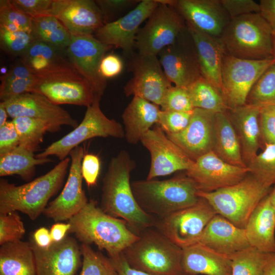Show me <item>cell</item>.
I'll list each match as a JSON object with an SVG mask.
<instances>
[{
  "instance_id": "cell-1",
  "label": "cell",
  "mask_w": 275,
  "mask_h": 275,
  "mask_svg": "<svg viewBox=\"0 0 275 275\" xmlns=\"http://www.w3.org/2000/svg\"><path fill=\"white\" fill-rule=\"evenodd\" d=\"M135 166L124 150L111 158L102 179L100 208L107 214L125 221L138 235L154 227L157 219L144 211L134 197L130 176Z\"/></svg>"
},
{
  "instance_id": "cell-2",
  "label": "cell",
  "mask_w": 275,
  "mask_h": 275,
  "mask_svg": "<svg viewBox=\"0 0 275 275\" xmlns=\"http://www.w3.org/2000/svg\"><path fill=\"white\" fill-rule=\"evenodd\" d=\"M68 223L69 233H73L82 243H93L104 250L109 258L121 254L139 238L125 221L105 213L94 200L88 201Z\"/></svg>"
},
{
  "instance_id": "cell-3",
  "label": "cell",
  "mask_w": 275,
  "mask_h": 275,
  "mask_svg": "<svg viewBox=\"0 0 275 275\" xmlns=\"http://www.w3.org/2000/svg\"><path fill=\"white\" fill-rule=\"evenodd\" d=\"M70 162L67 157L44 175L20 185L1 178L0 214L18 211L35 220L61 187Z\"/></svg>"
},
{
  "instance_id": "cell-4",
  "label": "cell",
  "mask_w": 275,
  "mask_h": 275,
  "mask_svg": "<svg viewBox=\"0 0 275 275\" xmlns=\"http://www.w3.org/2000/svg\"><path fill=\"white\" fill-rule=\"evenodd\" d=\"M131 186L141 208L158 218L192 206L200 198L195 183L186 175L164 180L134 181Z\"/></svg>"
},
{
  "instance_id": "cell-5",
  "label": "cell",
  "mask_w": 275,
  "mask_h": 275,
  "mask_svg": "<svg viewBox=\"0 0 275 275\" xmlns=\"http://www.w3.org/2000/svg\"><path fill=\"white\" fill-rule=\"evenodd\" d=\"M273 31L259 13L231 19L219 39L231 56L259 60L274 58Z\"/></svg>"
},
{
  "instance_id": "cell-6",
  "label": "cell",
  "mask_w": 275,
  "mask_h": 275,
  "mask_svg": "<svg viewBox=\"0 0 275 275\" xmlns=\"http://www.w3.org/2000/svg\"><path fill=\"white\" fill-rule=\"evenodd\" d=\"M150 228L139 234V238L122 252L129 265L150 275L183 274L182 249Z\"/></svg>"
},
{
  "instance_id": "cell-7",
  "label": "cell",
  "mask_w": 275,
  "mask_h": 275,
  "mask_svg": "<svg viewBox=\"0 0 275 275\" xmlns=\"http://www.w3.org/2000/svg\"><path fill=\"white\" fill-rule=\"evenodd\" d=\"M31 92L44 95L53 103L91 105L96 98L88 81L69 61L36 73Z\"/></svg>"
},
{
  "instance_id": "cell-8",
  "label": "cell",
  "mask_w": 275,
  "mask_h": 275,
  "mask_svg": "<svg viewBox=\"0 0 275 275\" xmlns=\"http://www.w3.org/2000/svg\"><path fill=\"white\" fill-rule=\"evenodd\" d=\"M270 190L271 187L249 173L234 185L209 193L198 190V195L205 199L216 214L244 228L253 211Z\"/></svg>"
},
{
  "instance_id": "cell-9",
  "label": "cell",
  "mask_w": 275,
  "mask_h": 275,
  "mask_svg": "<svg viewBox=\"0 0 275 275\" xmlns=\"http://www.w3.org/2000/svg\"><path fill=\"white\" fill-rule=\"evenodd\" d=\"M101 99L96 98L87 107L84 117L75 128L51 144L42 152L36 155L37 158H48L56 156L61 161L68 157L70 152L81 143L94 138H124L123 125L115 119L108 118L100 106Z\"/></svg>"
},
{
  "instance_id": "cell-10",
  "label": "cell",
  "mask_w": 275,
  "mask_h": 275,
  "mask_svg": "<svg viewBox=\"0 0 275 275\" xmlns=\"http://www.w3.org/2000/svg\"><path fill=\"white\" fill-rule=\"evenodd\" d=\"M216 214L209 203L200 197L195 204L157 219L154 227L184 249L199 242L206 227Z\"/></svg>"
},
{
  "instance_id": "cell-11",
  "label": "cell",
  "mask_w": 275,
  "mask_h": 275,
  "mask_svg": "<svg viewBox=\"0 0 275 275\" xmlns=\"http://www.w3.org/2000/svg\"><path fill=\"white\" fill-rule=\"evenodd\" d=\"M275 63V57L259 60L236 58L224 53L222 72L223 92L228 109L246 104L252 87Z\"/></svg>"
},
{
  "instance_id": "cell-12",
  "label": "cell",
  "mask_w": 275,
  "mask_h": 275,
  "mask_svg": "<svg viewBox=\"0 0 275 275\" xmlns=\"http://www.w3.org/2000/svg\"><path fill=\"white\" fill-rule=\"evenodd\" d=\"M157 1L158 5L136 37L135 47L142 54L157 56L186 27L185 20L173 7Z\"/></svg>"
},
{
  "instance_id": "cell-13",
  "label": "cell",
  "mask_w": 275,
  "mask_h": 275,
  "mask_svg": "<svg viewBox=\"0 0 275 275\" xmlns=\"http://www.w3.org/2000/svg\"><path fill=\"white\" fill-rule=\"evenodd\" d=\"M157 56L166 76L176 86L187 88L202 76L195 44L186 26L175 41Z\"/></svg>"
},
{
  "instance_id": "cell-14",
  "label": "cell",
  "mask_w": 275,
  "mask_h": 275,
  "mask_svg": "<svg viewBox=\"0 0 275 275\" xmlns=\"http://www.w3.org/2000/svg\"><path fill=\"white\" fill-rule=\"evenodd\" d=\"M133 77L124 88L126 96L146 99L160 106L171 82L166 76L156 56H133L129 63Z\"/></svg>"
},
{
  "instance_id": "cell-15",
  "label": "cell",
  "mask_w": 275,
  "mask_h": 275,
  "mask_svg": "<svg viewBox=\"0 0 275 275\" xmlns=\"http://www.w3.org/2000/svg\"><path fill=\"white\" fill-rule=\"evenodd\" d=\"M5 106L9 117H28L42 121L46 124L48 132L59 131L62 126L73 128L78 122L65 109L56 104L43 95L28 92L5 101Z\"/></svg>"
},
{
  "instance_id": "cell-16",
  "label": "cell",
  "mask_w": 275,
  "mask_h": 275,
  "mask_svg": "<svg viewBox=\"0 0 275 275\" xmlns=\"http://www.w3.org/2000/svg\"><path fill=\"white\" fill-rule=\"evenodd\" d=\"M140 142L151 156L147 180L167 176L178 171H186L194 162L158 125L146 132Z\"/></svg>"
},
{
  "instance_id": "cell-17",
  "label": "cell",
  "mask_w": 275,
  "mask_h": 275,
  "mask_svg": "<svg viewBox=\"0 0 275 275\" xmlns=\"http://www.w3.org/2000/svg\"><path fill=\"white\" fill-rule=\"evenodd\" d=\"M113 47L97 39L94 36H72L66 49L71 63L91 85L96 98L101 99L106 87V79L99 72L101 60Z\"/></svg>"
},
{
  "instance_id": "cell-18",
  "label": "cell",
  "mask_w": 275,
  "mask_h": 275,
  "mask_svg": "<svg viewBox=\"0 0 275 275\" xmlns=\"http://www.w3.org/2000/svg\"><path fill=\"white\" fill-rule=\"evenodd\" d=\"M69 155L70 166L64 188L43 212L45 216L56 222L69 221L88 202L82 185L81 166L85 155L84 149L78 146L70 152Z\"/></svg>"
},
{
  "instance_id": "cell-19",
  "label": "cell",
  "mask_w": 275,
  "mask_h": 275,
  "mask_svg": "<svg viewBox=\"0 0 275 275\" xmlns=\"http://www.w3.org/2000/svg\"><path fill=\"white\" fill-rule=\"evenodd\" d=\"M158 4L157 0L141 1L127 14L104 24L94 37L104 44L121 49L126 56L131 55L141 24L148 19Z\"/></svg>"
},
{
  "instance_id": "cell-20",
  "label": "cell",
  "mask_w": 275,
  "mask_h": 275,
  "mask_svg": "<svg viewBox=\"0 0 275 275\" xmlns=\"http://www.w3.org/2000/svg\"><path fill=\"white\" fill-rule=\"evenodd\" d=\"M248 174L247 167L229 164L212 150L198 158L186 171V175L194 182L198 190L207 193L234 185Z\"/></svg>"
},
{
  "instance_id": "cell-21",
  "label": "cell",
  "mask_w": 275,
  "mask_h": 275,
  "mask_svg": "<svg viewBox=\"0 0 275 275\" xmlns=\"http://www.w3.org/2000/svg\"><path fill=\"white\" fill-rule=\"evenodd\" d=\"M46 15L56 17L72 36L93 35L105 24L100 9L92 0H53Z\"/></svg>"
},
{
  "instance_id": "cell-22",
  "label": "cell",
  "mask_w": 275,
  "mask_h": 275,
  "mask_svg": "<svg viewBox=\"0 0 275 275\" xmlns=\"http://www.w3.org/2000/svg\"><path fill=\"white\" fill-rule=\"evenodd\" d=\"M173 7L185 23L219 38L231 20L220 0H161Z\"/></svg>"
},
{
  "instance_id": "cell-23",
  "label": "cell",
  "mask_w": 275,
  "mask_h": 275,
  "mask_svg": "<svg viewBox=\"0 0 275 275\" xmlns=\"http://www.w3.org/2000/svg\"><path fill=\"white\" fill-rule=\"evenodd\" d=\"M36 275H75L82 265L80 246L73 237L66 236L53 242L47 249H41L32 240Z\"/></svg>"
},
{
  "instance_id": "cell-24",
  "label": "cell",
  "mask_w": 275,
  "mask_h": 275,
  "mask_svg": "<svg viewBox=\"0 0 275 275\" xmlns=\"http://www.w3.org/2000/svg\"><path fill=\"white\" fill-rule=\"evenodd\" d=\"M215 114L195 108L190 121L183 130L175 134H166L195 161L212 150Z\"/></svg>"
},
{
  "instance_id": "cell-25",
  "label": "cell",
  "mask_w": 275,
  "mask_h": 275,
  "mask_svg": "<svg viewBox=\"0 0 275 275\" xmlns=\"http://www.w3.org/2000/svg\"><path fill=\"white\" fill-rule=\"evenodd\" d=\"M199 242L227 256L251 246L244 228L217 214L206 227Z\"/></svg>"
},
{
  "instance_id": "cell-26",
  "label": "cell",
  "mask_w": 275,
  "mask_h": 275,
  "mask_svg": "<svg viewBox=\"0 0 275 275\" xmlns=\"http://www.w3.org/2000/svg\"><path fill=\"white\" fill-rule=\"evenodd\" d=\"M261 107L246 103L228 109V115L237 134L244 162L246 166L257 155L262 139L259 115Z\"/></svg>"
},
{
  "instance_id": "cell-27",
  "label": "cell",
  "mask_w": 275,
  "mask_h": 275,
  "mask_svg": "<svg viewBox=\"0 0 275 275\" xmlns=\"http://www.w3.org/2000/svg\"><path fill=\"white\" fill-rule=\"evenodd\" d=\"M186 26L195 44L202 76L223 94L222 72L225 51L219 38Z\"/></svg>"
},
{
  "instance_id": "cell-28",
  "label": "cell",
  "mask_w": 275,
  "mask_h": 275,
  "mask_svg": "<svg viewBox=\"0 0 275 275\" xmlns=\"http://www.w3.org/2000/svg\"><path fill=\"white\" fill-rule=\"evenodd\" d=\"M181 265L188 275H232L229 257L200 242L182 249Z\"/></svg>"
},
{
  "instance_id": "cell-29",
  "label": "cell",
  "mask_w": 275,
  "mask_h": 275,
  "mask_svg": "<svg viewBox=\"0 0 275 275\" xmlns=\"http://www.w3.org/2000/svg\"><path fill=\"white\" fill-rule=\"evenodd\" d=\"M268 195L253 211L244 229L251 246L271 254L275 253V211Z\"/></svg>"
},
{
  "instance_id": "cell-30",
  "label": "cell",
  "mask_w": 275,
  "mask_h": 275,
  "mask_svg": "<svg viewBox=\"0 0 275 275\" xmlns=\"http://www.w3.org/2000/svg\"><path fill=\"white\" fill-rule=\"evenodd\" d=\"M159 106L142 98L134 96L124 109L122 118L124 138L131 144H136L154 124H157Z\"/></svg>"
},
{
  "instance_id": "cell-31",
  "label": "cell",
  "mask_w": 275,
  "mask_h": 275,
  "mask_svg": "<svg viewBox=\"0 0 275 275\" xmlns=\"http://www.w3.org/2000/svg\"><path fill=\"white\" fill-rule=\"evenodd\" d=\"M212 151L232 165L247 167L243 159L240 142L235 129L226 113H216Z\"/></svg>"
},
{
  "instance_id": "cell-32",
  "label": "cell",
  "mask_w": 275,
  "mask_h": 275,
  "mask_svg": "<svg viewBox=\"0 0 275 275\" xmlns=\"http://www.w3.org/2000/svg\"><path fill=\"white\" fill-rule=\"evenodd\" d=\"M0 275H36L35 257L30 242L20 240L1 246Z\"/></svg>"
},
{
  "instance_id": "cell-33",
  "label": "cell",
  "mask_w": 275,
  "mask_h": 275,
  "mask_svg": "<svg viewBox=\"0 0 275 275\" xmlns=\"http://www.w3.org/2000/svg\"><path fill=\"white\" fill-rule=\"evenodd\" d=\"M52 161L49 157L37 158L34 152L19 145L10 152L0 156V176L17 175L30 182L35 174L37 166Z\"/></svg>"
},
{
  "instance_id": "cell-34",
  "label": "cell",
  "mask_w": 275,
  "mask_h": 275,
  "mask_svg": "<svg viewBox=\"0 0 275 275\" xmlns=\"http://www.w3.org/2000/svg\"><path fill=\"white\" fill-rule=\"evenodd\" d=\"M31 33L40 41L63 51L69 46L72 35L56 17L43 15L32 18Z\"/></svg>"
},
{
  "instance_id": "cell-35",
  "label": "cell",
  "mask_w": 275,
  "mask_h": 275,
  "mask_svg": "<svg viewBox=\"0 0 275 275\" xmlns=\"http://www.w3.org/2000/svg\"><path fill=\"white\" fill-rule=\"evenodd\" d=\"M21 63L35 73L69 61L66 51L34 40L20 56Z\"/></svg>"
},
{
  "instance_id": "cell-36",
  "label": "cell",
  "mask_w": 275,
  "mask_h": 275,
  "mask_svg": "<svg viewBox=\"0 0 275 275\" xmlns=\"http://www.w3.org/2000/svg\"><path fill=\"white\" fill-rule=\"evenodd\" d=\"M187 89L194 108L214 113H226L228 109L224 95L202 76Z\"/></svg>"
},
{
  "instance_id": "cell-37",
  "label": "cell",
  "mask_w": 275,
  "mask_h": 275,
  "mask_svg": "<svg viewBox=\"0 0 275 275\" xmlns=\"http://www.w3.org/2000/svg\"><path fill=\"white\" fill-rule=\"evenodd\" d=\"M271 254L250 246L228 256L231 261L232 275H263Z\"/></svg>"
},
{
  "instance_id": "cell-38",
  "label": "cell",
  "mask_w": 275,
  "mask_h": 275,
  "mask_svg": "<svg viewBox=\"0 0 275 275\" xmlns=\"http://www.w3.org/2000/svg\"><path fill=\"white\" fill-rule=\"evenodd\" d=\"M19 138V145L33 152L37 151L43 142L44 135L48 132L45 123L28 117L12 119Z\"/></svg>"
},
{
  "instance_id": "cell-39",
  "label": "cell",
  "mask_w": 275,
  "mask_h": 275,
  "mask_svg": "<svg viewBox=\"0 0 275 275\" xmlns=\"http://www.w3.org/2000/svg\"><path fill=\"white\" fill-rule=\"evenodd\" d=\"M261 152L247 166L249 173L264 185L275 184V144L265 143Z\"/></svg>"
},
{
  "instance_id": "cell-40",
  "label": "cell",
  "mask_w": 275,
  "mask_h": 275,
  "mask_svg": "<svg viewBox=\"0 0 275 275\" xmlns=\"http://www.w3.org/2000/svg\"><path fill=\"white\" fill-rule=\"evenodd\" d=\"M246 103L260 107L275 104V63L255 82L249 93Z\"/></svg>"
},
{
  "instance_id": "cell-41",
  "label": "cell",
  "mask_w": 275,
  "mask_h": 275,
  "mask_svg": "<svg viewBox=\"0 0 275 275\" xmlns=\"http://www.w3.org/2000/svg\"><path fill=\"white\" fill-rule=\"evenodd\" d=\"M82 257L80 275H118L111 260L96 252L89 244L82 243Z\"/></svg>"
},
{
  "instance_id": "cell-42",
  "label": "cell",
  "mask_w": 275,
  "mask_h": 275,
  "mask_svg": "<svg viewBox=\"0 0 275 275\" xmlns=\"http://www.w3.org/2000/svg\"><path fill=\"white\" fill-rule=\"evenodd\" d=\"M0 26L10 31L31 33L32 18L16 7L11 0H1Z\"/></svg>"
},
{
  "instance_id": "cell-43",
  "label": "cell",
  "mask_w": 275,
  "mask_h": 275,
  "mask_svg": "<svg viewBox=\"0 0 275 275\" xmlns=\"http://www.w3.org/2000/svg\"><path fill=\"white\" fill-rule=\"evenodd\" d=\"M31 33L21 31H10L0 26L1 48L14 56L23 54L34 41Z\"/></svg>"
},
{
  "instance_id": "cell-44",
  "label": "cell",
  "mask_w": 275,
  "mask_h": 275,
  "mask_svg": "<svg viewBox=\"0 0 275 275\" xmlns=\"http://www.w3.org/2000/svg\"><path fill=\"white\" fill-rule=\"evenodd\" d=\"M160 106L163 111L191 112L195 108L187 88L176 86L167 91Z\"/></svg>"
},
{
  "instance_id": "cell-45",
  "label": "cell",
  "mask_w": 275,
  "mask_h": 275,
  "mask_svg": "<svg viewBox=\"0 0 275 275\" xmlns=\"http://www.w3.org/2000/svg\"><path fill=\"white\" fill-rule=\"evenodd\" d=\"M25 232L20 217L16 212L0 214V245L21 240Z\"/></svg>"
},
{
  "instance_id": "cell-46",
  "label": "cell",
  "mask_w": 275,
  "mask_h": 275,
  "mask_svg": "<svg viewBox=\"0 0 275 275\" xmlns=\"http://www.w3.org/2000/svg\"><path fill=\"white\" fill-rule=\"evenodd\" d=\"M191 112L160 111L158 125L166 134H175L183 130L188 125Z\"/></svg>"
},
{
  "instance_id": "cell-47",
  "label": "cell",
  "mask_w": 275,
  "mask_h": 275,
  "mask_svg": "<svg viewBox=\"0 0 275 275\" xmlns=\"http://www.w3.org/2000/svg\"><path fill=\"white\" fill-rule=\"evenodd\" d=\"M259 122L264 144H275V104L261 107Z\"/></svg>"
},
{
  "instance_id": "cell-48",
  "label": "cell",
  "mask_w": 275,
  "mask_h": 275,
  "mask_svg": "<svg viewBox=\"0 0 275 275\" xmlns=\"http://www.w3.org/2000/svg\"><path fill=\"white\" fill-rule=\"evenodd\" d=\"M230 19L252 13H260L259 4L253 0H220Z\"/></svg>"
},
{
  "instance_id": "cell-49",
  "label": "cell",
  "mask_w": 275,
  "mask_h": 275,
  "mask_svg": "<svg viewBox=\"0 0 275 275\" xmlns=\"http://www.w3.org/2000/svg\"><path fill=\"white\" fill-rule=\"evenodd\" d=\"M141 1L136 0H97L96 3L100 9L105 24L111 22L116 15L137 5Z\"/></svg>"
},
{
  "instance_id": "cell-50",
  "label": "cell",
  "mask_w": 275,
  "mask_h": 275,
  "mask_svg": "<svg viewBox=\"0 0 275 275\" xmlns=\"http://www.w3.org/2000/svg\"><path fill=\"white\" fill-rule=\"evenodd\" d=\"M34 77L29 79H17L6 84H1L0 99L5 101L22 94L31 92L33 86Z\"/></svg>"
},
{
  "instance_id": "cell-51",
  "label": "cell",
  "mask_w": 275,
  "mask_h": 275,
  "mask_svg": "<svg viewBox=\"0 0 275 275\" xmlns=\"http://www.w3.org/2000/svg\"><path fill=\"white\" fill-rule=\"evenodd\" d=\"M20 11L32 18L46 15L53 0H11Z\"/></svg>"
},
{
  "instance_id": "cell-52",
  "label": "cell",
  "mask_w": 275,
  "mask_h": 275,
  "mask_svg": "<svg viewBox=\"0 0 275 275\" xmlns=\"http://www.w3.org/2000/svg\"><path fill=\"white\" fill-rule=\"evenodd\" d=\"M101 168L99 157L94 154H85L81 166V174L83 179L89 187H93L96 184Z\"/></svg>"
},
{
  "instance_id": "cell-53",
  "label": "cell",
  "mask_w": 275,
  "mask_h": 275,
  "mask_svg": "<svg viewBox=\"0 0 275 275\" xmlns=\"http://www.w3.org/2000/svg\"><path fill=\"white\" fill-rule=\"evenodd\" d=\"M19 145L18 134L13 123L8 121L0 127V156L4 155Z\"/></svg>"
},
{
  "instance_id": "cell-54",
  "label": "cell",
  "mask_w": 275,
  "mask_h": 275,
  "mask_svg": "<svg viewBox=\"0 0 275 275\" xmlns=\"http://www.w3.org/2000/svg\"><path fill=\"white\" fill-rule=\"evenodd\" d=\"M123 69V62L117 54H105L101 61L99 72L104 79L111 78L119 75Z\"/></svg>"
},
{
  "instance_id": "cell-55",
  "label": "cell",
  "mask_w": 275,
  "mask_h": 275,
  "mask_svg": "<svg viewBox=\"0 0 275 275\" xmlns=\"http://www.w3.org/2000/svg\"><path fill=\"white\" fill-rule=\"evenodd\" d=\"M36 73L21 63L12 67L1 77V84H6L19 79L33 78Z\"/></svg>"
},
{
  "instance_id": "cell-56",
  "label": "cell",
  "mask_w": 275,
  "mask_h": 275,
  "mask_svg": "<svg viewBox=\"0 0 275 275\" xmlns=\"http://www.w3.org/2000/svg\"><path fill=\"white\" fill-rule=\"evenodd\" d=\"M118 275H150L146 272L131 268L127 262L122 253L119 255L109 258ZM182 275H188L183 274Z\"/></svg>"
},
{
  "instance_id": "cell-57",
  "label": "cell",
  "mask_w": 275,
  "mask_h": 275,
  "mask_svg": "<svg viewBox=\"0 0 275 275\" xmlns=\"http://www.w3.org/2000/svg\"><path fill=\"white\" fill-rule=\"evenodd\" d=\"M259 5V14L275 32V0H261Z\"/></svg>"
},
{
  "instance_id": "cell-58",
  "label": "cell",
  "mask_w": 275,
  "mask_h": 275,
  "mask_svg": "<svg viewBox=\"0 0 275 275\" xmlns=\"http://www.w3.org/2000/svg\"><path fill=\"white\" fill-rule=\"evenodd\" d=\"M32 240L41 249H47L53 243L50 231L45 227H41L34 232Z\"/></svg>"
},
{
  "instance_id": "cell-59",
  "label": "cell",
  "mask_w": 275,
  "mask_h": 275,
  "mask_svg": "<svg viewBox=\"0 0 275 275\" xmlns=\"http://www.w3.org/2000/svg\"><path fill=\"white\" fill-rule=\"evenodd\" d=\"M70 224L68 223H57L53 224L50 230V233L53 242H59L67 236L70 229Z\"/></svg>"
},
{
  "instance_id": "cell-60",
  "label": "cell",
  "mask_w": 275,
  "mask_h": 275,
  "mask_svg": "<svg viewBox=\"0 0 275 275\" xmlns=\"http://www.w3.org/2000/svg\"><path fill=\"white\" fill-rule=\"evenodd\" d=\"M263 275H275V253L271 254L265 267Z\"/></svg>"
},
{
  "instance_id": "cell-61",
  "label": "cell",
  "mask_w": 275,
  "mask_h": 275,
  "mask_svg": "<svg viewBox=\"0 0 275 275\" xmlns=\"http://www.w3.org/2000/svg\"><path fill=\"white\" fill-rule=\"evenodd\" d=\"M9 117L7 111L3 103H0V127L4 125L8 121L7 118Z\"/></svg>"
},
{
  "instance_id": "cell-62",
  "label": "cell",
  "mask_w": 275,
  "mask_h": 275,
  "mask_svg": "<svg viewBox=\"0 0 275 275\" xmlns=\"http://www.w3.org/2000/svg\"><path fill=\"white\" fill-rule=\"evenodd\" d=\"M268 196L270 203L275 211V184L274 185L273 188L270 190Z\"/></svg>"
},
{
  "instance_id": "cell-63",
  "label": "cell",
  "mask_w": 275,
  "mask_h": 275,
  "mask_svg": "<svg viewBox=\"0 0 275 275\" xmlns=\"http://www.w3.org/2000/svg\"><path fill=\"white\" fill-rule=\"evenodd\" d=\"M273 45L274 56L275 57V32H273Z\"/></svg>"
}]
</instances>
